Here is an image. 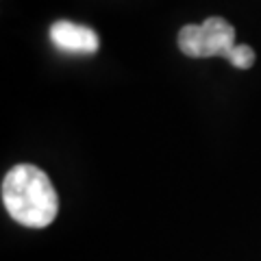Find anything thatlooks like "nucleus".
Masks as SVG:
<instances>
[{
  "label": "nucleus",
  "instance_id": "obj_1",
  "mask_svg": "<svg viewBox=\"0 0 261 261\" xmlns=\"http://www.w3.org/2000/svg\"><path fill=\"white\" fill-rule=\"evenodd\" d=\"M3 202L22 226L44 228L55 220L59 200L46 172L31 163L11 168L3 181Z\"/></svg>",
  "mask_w": 261,
  "mask_h": 261
},
{
  "label": "nucleus",
  "instance_id": "obj_2",
  "mask_svg": "<svg viewBox=\"0 0 261 261\" xmlns=\"http://www.w3.org/2000/svg\"><path fill=\"white\" fill-rule=\"evenodd\" d=\"M235 44V29L224 18L214 15L202 24H187L178 31V48L181 53L194 59H209V57H224L235 61L238 55Z\"/></svg>",
  "mask_w": 261,
  "mask_h": 261
},
{
  "label": "nucleus",
  "instance_id": "obj_3",
  "mask_svg": "<svg viewBox=\"0 0 261 261\" xmlns=\"http://www.w3.org/2000/svg\"><path fill=\"white\" fill-rule=\"evenodd\" d=\"M50 42L63 53H83V55H92L100 46V39H98V33L94 29L70 20H57L53 24Z\"/></svg>",
  "mask_w": 261,
  "mask_h": 261
}]
</instances>
